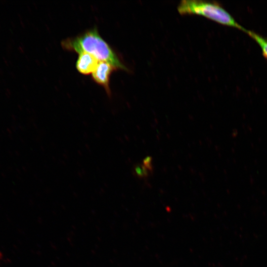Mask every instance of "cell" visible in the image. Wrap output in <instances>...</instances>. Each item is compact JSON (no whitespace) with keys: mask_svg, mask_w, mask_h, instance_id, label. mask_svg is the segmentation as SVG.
Instances as JSON below:
<instances>
[{"mask_svg":"<svg viewBox=\"0 0 267 267\" xmlns=\"http://www.w3.org/2000/svg\"><path fill=\"white\" fill-rule=\"evenodd\" d=\"M66 50L76 53L87 52L99 61L111 64L116 68L128 71L116 53L99 35L96 28L89 30L61 43Z\"/></svg>","mask_w":267,"mask_h":267,"instance_id":"6da1fadb","label":"cell"},{"mask_svg":"<svg viewBox=\"0 0 267 267\" xmlns=\"http://www.w3.org/2000/svg\"><path fill=\"white\" fill-rule=\"evenodd\" d=\"M177 10L181 15H199L244 32L246 30L220 3L215 1L182 0L178 4Z\"/></svg>","mask_w":267,"mask_h":267,"instance_id":"7a4b0ae2","label":"cell"},{"mask_svg":"<svg viewBox=\"0 0 267 267\" xmlns=\"http://www.w3.org/2000/svg\"><path fill=\"white\" fill-rule=\"evenodd\" d=\"M117 69L110 63L99 61L95 70L92 73V80L102 86L109 96L111 95L109 83L112 73Z\"/></svg>","mask_w":267,"mask_h":267,"instance_id":"3957f363","label":"cell"},{"mask_svg":"<svg viewBox=\"0 0 267 267\" xmlns=\"http://www.w3.org/2000/svg\"><path fill=\"white\" fill-rule=\"evenodd\" d=\"M79 54L76 63L77 70L79 73L85 75L92 74L99 61L88 53L81 52Z\"/></svg>","mask_w":267,"mask_h":267,"instance_id":"277c9868","label":"cell"},{"mask_svg":"<svg viewBox=\"0 0 267 267\" xmlns=\"http://www.w3.org/2000/svg\"><path fill=\"white\" fill-rule=\"evenodd\" d=\"M245 33L259 45L263 56L267 60V38L248 29H246Z\"/></svg>","mask_w":267,"mask_h":267,"instance_id":"5b68a950","label":"cell"},{"mask_svg":"<svg viewBox=\"0 0 267 267\" xmlns=\"http://www.w3.org/2000/svg\"><path fill=\"white\" fill-rule=\"evenodd\" d=\"M133 174L137 178L145 179L148 178L152 173L142 164H135L132 169Z\"/></svg>","mask_w":267,"mask_h":267,"instance_id":"8992f818","label":"cell"},{"mask_svg":"<svg viewBox=\"0 0 267 267\" xmlns=\"http://www.w3.org/2000/svg\"><path fill=\"white\" fill-rule=\"evenodd\" d=\"M142 164L150 172L153 171L152 158L148 156L145 157L142 160Z\"/></svg>","mask_w":267,"mask_h":267,"instance_id":"52a82bcc","label":"cell"}]
</instances>
